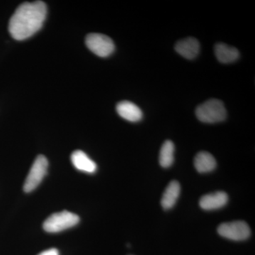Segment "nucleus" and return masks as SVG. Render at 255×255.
Segmentation results:
<instances>
[{
  "mask_svg": "<svg viewBox=\"0 0 255 255\" xmlns=\"http://www.w3.org/2000/svg\"><path fill=\"white\" fill-rule=\"evenodd\" d=\"M46 14V5L43 1L22 3L10 18V34L17 41L29 38L41 29Z\"/></svg>",
  "mask_w": 255,
  "mask_h": 255,
  "instance_id": "nucleus-1",
  "label": "nucleus"
},
{
  "mask_svg": "<svg viewBox=\"0 0 255 255\" xmlns=\"http://www.w3.org/2000/svg\"><path fill=\"white\" fill-rule=\"evenodd\" d=\"M196 115L201 122L216 124L226 119L227 112L221 100L211 99L196 108Z\"/></svg>",
  "mask_w": 255,
  "mask_h": 255,
  "instance_id": "nucleus-2",
  "label": "nucleus"
},
{
  "mask_svg": "<svg viewBox=\"0 0 255 255\" xmlns=\"http://www.w3.org/2000/svg\"><path fill=\"white\" fill-rule=\"evenodd\" d=\"M80 222L78 215L68 211L52 214L43 223L45 231L50 233L61 232L68 228H73Z\"/></svg>",
  "mask_w": 255,
  "mask_h": 255,
  "instance_id": "nucleus-3",
  "label": "nucleus"
},
{
  "mask_svg": "<svg viewBox=\"0 0 255 255\" xmlns=\"http://www.w3.org/2000/svg\"><path fill=\"white\" fill-rule=\"evenodd\" d=\"M48 167V162L46 157L44 155H38L35 159L23 184L25 192H31L41 184L46 174Z\"/></svg>",
  "mask_w": 255,
  "mask_h": 255,
  "instance_id": "nucleus-4",
  "label": "nucleus"
},
{
  "mask_svg": "<svg viewBox=\"0 0 255 255\" xmlns=\"http://www.w3.org/2000/svg\"><path fill=\"white\" fill-rule=\"evenodd\" d=\"M218 233L222 237L234 241H246L251 235L248 223L242 221L222 223L218 228Z\"/></svg>",
  "mask_w": 255,
  "mask_h": 255,
  "instance_id": "nucleus-5",
  "label": "nucleus"
},
{
  "mask_svg": "<svg viewBox=\"0 0 255 255\" xmlns=\"http://www.w3.org/2000/svg\"><path fill=\"white\" fill-rule=\"evenodd\" d=\"M85 43L89 49L102 58L110 56L115 49L114 42L110 37L101 33L87 35Z\"/></svg>",
  "mask_w": 255,
  "mask_h": 255,
  "instance_id": "nucleus-6",
  "label": "nucleus"
},
{
  "mask_svg": "<svg viewBox=\"0 0 255 255\" xmlns=\"http://www.w3.org/2000/svg\"><path fill=\"white\" fill-rule=\"evenodd\" d=\"M228 202V196L224 191H216L203 196L199 201V206L206 211L221 209Z\"/></svg>",
  "mask_w": 255,
  "mask_h": 255,
  "instance_id": "nucleus-7",
  "label": "nucleus"
},
{
  "mask_svg": "<svg viewBox=\"0 0 255 255\" xmlns=\"http://www.w3.org/2000/svg\"><path fill=\"white\" fill-rule=\"evenodd\" d=\"M174 48L176 51L184 58L192 60L199 55L200 51V43L196 38L189 37L178 41Z\"/></svg>",
  "mask_w": 255,
  "mask_h": 255,
  "instance_id": "nucleus-8",
  "label": "nucleus"
},
{
  "mask_svg": "<svg viewBox=\"0 0 255 255\" xmlns=\"http://www.w3.org/2000/svg\"><path fill=\"white\" fill-rule=\"evenodd\" d=\"M117 112L122 118L130 122H137L142 118L141 110L135 104L128 101L119 102L117 106Z\"/></svg>",
  "mask_w": 255,
  "mask_h": 255,
  "instance_id": "nucleus-9",
  "label": "nucleus"
},
{
  "mask_svg": "<svg viewBox=\"0 0 255 255\" xmlns=\"http://www.w3.org/2000/svg\"><path fill=\"white\" fill-rule=\"evenodd\" d=\"M71 161L74 167L82 172L92 174L97 171V164L83 151H74L71 155Z\"/></svg>",
  "mask_w": 255,
  "mask_h": 255,
  "instance_id": "nucleus-10",
  "label": "nucleus"
},
{
  "mask_svg": "<svg viewBox=\"0 0 255 255\" xmlns=\"http://www.w3.org/2000/svg\"><path fill=\"white\" fill-rule=\"evenodd\" d=\"M180 184L177 181H172L162 194L161 199V205L165 210H169L173 208L179 199L180 194Z\"/></svg>",
  "mask_w": 255,
  "mask_h": 255,
  "instance_id": "nucleus-11",
  "label": "nucleus"
},
{
  "mask_svg": "<svg viewBox=\"0 0 255 255\" xmlns=\"http://www.w3.org/2000/svg\"><path fill=\"white\" fill-rule=\"evenodd\" d=\"M215 55L222 63H231L239 58L240 53L237 48L219 43L215 46Z\"/></svg>",
  "mask_w": 255,
  "mask_h": 255,
  "instance_id": "nucleus-12",
  "label": "nucleus"
},
{
  "mask_svg": "<svg viewBox=\"0 0 255 255\" xmlns=\"http://www.w3.org/2000/svg\"><path fill=\"white\" fill-rule=\"evenodd\" d=\"M216 159L214 156L207 152H200L196 155L194 158V166L199 173H208L212 172L216 169Z\"/></svg>",
  "mask_w": 255,
  "mask_h": 255,
  "instance_id": "nucleus-13",
  "label": "nucleus"
},
{
  "mask_svg": "<svg viewBox=\"0 0 255 255\" xmlns=\"http://www.w3.org/2000/svg\"><path fill=\"white\" fill-rule=\"evenodd\" d=\"M174 145L171 140L162 144L159 152V162L164 168H168L174 162Z\"/></svg>",
  "mask_w": 255,
  "mask_h": 255,
  "instance_id": "nucleus-14",
  "label": "nucleus"
},
{
  "mask_svg": "<svg viewBox=\"0 0 255 255\" xmlns=\"http://www.w3.org/2000/svg\"><path fill=\"white\" fill-rule=\"evenodd\" d=\"M38 255H59V252L55 248H51V249L42 252Z\"/></svg>",
  "mask_w": 255,
  "mask_h": 255,
  "instance_id": "nucleus-15",
  "label": "nucleus"
}]
</instances>
